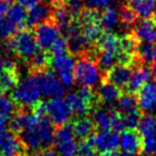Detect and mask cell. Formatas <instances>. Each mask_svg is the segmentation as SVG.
<instances>
[{
    "label": "cell",
    "mask_w": 156,
    "mask_h": 156,
    "mask_svg": "<svg viewBox=\"0 0 156 156\" xmlns=\"http://www.w3.org/2000/svg\"><path fill=\"white\" fill-rule=\"evenodd\" d=\"M18 28L9 18L0 17V41H4L11 38L16 33Z\"/></svg>",
    "instance_id": "31"
},
{
    "label": "cell",
    "mask_w": 156,
    "mask_h": 156,
    "mask_svg": "<svg viewBox=\"0 0 156 156\" xmlns=\"http://www.w3.org/2000/svg\"><path fill=\"white\" fill-rule=\"evenodd\" d=\"M138 103L142 111L156 112V83H147L138 91Z\"/></svg>",
    "instance_id": "17"
},
{
    "label": "cell",
    "mask_w": 156,
    "mask_h": 156,
    "mask_svg": "<svg viewBox=\"0 0 156 156\" xmlns=\"http://www.w3.org/2000/svg\"><path fill=\"white\" fill-rule=\"evenodd\" d=\"M53 122L48 116L31 114L27 126L20 133L23 144L33 152H41L54 144Z\"/></svg>",
    "instance_id": "1"
},
{
    "label": "cell",
    "mask_w": 156,
    "mask_h": 156,
    "mask_svg": "<svg viewBox=\"0 0 156 156\" xmlns=\"http://www.w3.org/2000/svg\"><path fill=\"white\" fill-rule=\"evenodd\" d=\"M53 1H55V2H64L65 0H53Z\"/></svg>",
    "instance_id": "49"
},
{
    "label": "cell",
    "mask_w": 156,
    "mask_h": 156,
    "mask_svg": "<svg viewBox=\"0 0 156 156\" xmlns=\"http://www.w3.org/2000/svg\"><path fill=\"white\" fill-rule=\"evenodd\" d=\"M97 149L90 140L88 139H83L80 144H78V154L79 156H97Z\"/></svg>",
    "instance_id": "36"
},
{
    "label": "cell",
    "mask_w": 156,
    "mask_h": 156,
    "mask_svg": "<svg viewBox=\"0 0 156 156\" xmlns=\"http://www.w3.org/2000/svg\"><path fill=\"white\" fill-rule=\"evenodd\" d=\"M112 109L108 108H97L93 114V121L94 126L99 131H109L111 129Z\"/></svg>",
    "instance_id": "25"
},
{
    "label": "cell",
    "mask_w": 156,
    "mask_h": 156,
    "mask_svg": "<svg viewBox=\"0 0 156 156\" xmlns=\"http://www.w3.org/2000/svg\"><path fill=\"white\" fill-rule=\"evenodd\" d=\"M2 49L5 54H16L25 61H30L38 51L39 47L31 29H20L11 38L2 41Z\"/></svg>",
    "instance_id": "2"
},
{
    "label": "cell",
    "mask_w": 156,
    "mask_h": 156,
    "mask_svg": "<svg viewBox=\"0 0 156 156\" xmlns=\"http://www.w3.org/2000/svg\"><path fill=\"white\" fill-rule=\"evenodd\" d=\"M68 104H69L70 108H71L72 113L79 116H83L85 114H87L90 109L91 105L89 104L87 101H85L80 94H78V91L74 93H70L66 98Z\"/></svg>",
    "instance_id": "22"
},
{
    "label": "cell",
    "mask_w": 156,
    "mask_h": 156,
    "mask_svg": "<svg viewBox=\"0 0 156 156\" xmlns=\"http://www.w3.org/2000/svg\"><path fill=\"white\" fill-rule=\"evenodd\" d=\"M46 106H47V116L54 124H66L73 115L67 100L63 99L62 97L51 98L48 102H46Z\"/></svg>",
    "instance_id": "9"
},
{
    "label": "cell",
    "mask_w": 156,
    "mask_h": 156,
    "mask_svg": "<svg viewBox=\"0 0 156 156\" xmlns=\"http://www.w3.org/2000/svg\"><path fill=\"white\" fill-rule=\"evenodd\" d=\"M138 105V97L136 96V94L132 93L122 94L117 101V108L122 114H129L137 111Z\"/></svg>",
    "instance_id": "24"
},
{
    "label": "cell",
    "mask_w": 156,
    "mask_h": 156,
    "mask_svg": "<svg viewBox=\"0 0 156 156\" xmlns=\"http://www.w3.org/2000/svg\"><path fill=\"white\" fill-rule=\"evenodd\" d=\"M151 73H152V76L156 83V63L151 65Z\"/></svg>",
    "instance_id": "46"
},
{
    "label": "cell",
    "mask_w": 156,
    "mask_h": 156,
    "mask_svg": "<svg viewBox=\"0 0 156 156\" xmlns=\"http://www.w3.org/2000/svg\"><path fill=\"white\" fill-rule=\"evenodd\" d=\"M142 19L153 18L156 12V0H125Z\"/></svg>",
    "instance_id": "19"
},
{
    "label": "cell",
    "mask_w": 156,
    "mask_h": 156,
    "mask_svg": "<svg viewBox=\"0 0 156 156\" xmlns=\"http://www.w3.org/2000/svg\"><path fill=\"white\" fill-rule=\"evenodd\" d=\"M30 116H31V113H27V112L17 113L12 118V122H11V126H12L13 131L17 132V133H21L25 129V127L27 126Z\"/></svg>",
    "instance_id": "32"
},
{
    "label": "cell",
    "mask_w": 156,
    "mask_h": 156,
    "mask_svg": "<svg viewBox=\"0 0 156 156\" xmlns=\"http://www.w3.org/2000/svg\"><path fill=\"white\" fill-rule=\"evenodd\" d=\"M119 156H134V155L129 154V153H126V152H122V153H120Z\"/></svg>",
    "instance_id": "48"
},
{
    "label": "cell",
    "mask_w": 156,
    "mask_h": 156,
    "mask_svg": "<svg viewBox=\"0 0 156 156\" xmlns=\"http://www.w3.org/2000/svg\"><path fill=\"white\" fill-rule=\"evenodd\" d=\"M4 70V58L0 54V72Z\"/></svg>",
    "instance_id": "47"
},
{
    "label": "cell",
    "mask_w": 156,
    "mask_h": 156,
    "mask_svg": "<svg viewBox=\"0 0 156 156\" xmlns=\"http://www.w3.org/2000/svg\"><path fill=\"white\" fill-rule=\"evenodd\" d=\"M119 13L114 6H106L101 12V25L105 32H112L118 25Z\"/></svg>",
    "instance_id": "23"
},
{
    "label": "cell",
    "mask_w": 156,
    "mask_h": 156,
    "mask_svg": "<svg viewBox=\"0 0 156 156\" xmlns=\"http://www.w3.org/2000/svg\"><path fill=\"white\" fill-rule=\"evenodd\" d=\"M131 32L139 44H153L156 41V21L153 18H141L136 23Z\"/></svg>",
    "instance_id": "12"
},
{
    "label": "cell",
    "mask_w": 156,
    "mask_h": 156,
    "mask_svg": "<svg viewBox=\"0 0 156 156\" xmlns=\"http://www.w3.org/2000/svg\"><path fill=\"white\" fill-rule=\"evenodd\" d=\"M17 83V73L15 70L4 69L0 72V91L5 93L15 88Z\"/></svg>",
    "instance_id": "29"
},
{
    "label": "cell",
    "mask_w": 156,
    "mask_h": 156,
    "mask_svg": "<svg viewBox=\"0 0 156 156\" xmlns=\"http://www.w3.org/2000/svg\"><path fill=\"white\" fill-rule=\"evenodd\" d=\"M117 2H121V1H124V0H116Z\"/></svg>",
    "instance_id": "50"
},
{
    "label": "cell",
    "mask_w": 156,
    "mask_h": 156,
    "mask_svg": "<svg viewBox=\"0 0 156 156\" xmlns=\"http://www.w3.org/2000/svg\"><path fill=\"white\" fill-rule=\"evenodd\" d=\"M41 93L37 85L34 72L18 83L13 91V100L20 106H35L39 102Z\"/></svg>",
    "instance_id": "4"
},
{
    "label": "cell",
    "mask_w": 156,
    "mask_h": 156,
    "mask_svg": "<svg viewBox=\"0 0 156 156\" xmlns=\"http://www.w3.org/2000/svg\"><path fill=\"white\" fill-rule=\"evenodd\" d=\"M61 29L53 20L38 23L34 28V35L41 50H50L54 43L61 37Z\"/></svg>",
    "instance_id": "8"
},
{
    "label": "cell",
    "mask_w": 156,
    "mask_h": 156,
    "mask_svg": "<svg viewBox=\"0 0 156 156\" xmlns=\"http://www.w3.org/2000/svg\"><path fill=\"white\" fill-rule=\"evenodd\" d=\"M28 13L26 11L25 6L19 3H15L11 5L10 10L8 12V18L16 26L18 29H23L26 27V20H27Z\"/></svg>",
    "instance_id": "27"
},
{
    "label": "cell",
    "mask_w": 156,
    "mask_h": 156,
    "mask_svg": "<svg viewBox=\"0 0 156 156\" xmlns=\"http://www.w3.org/2000/svg\"><path fill=\"white\" fill-rule=\"evenodd\" d=\"M156 133V132H155ZM144 136L141 138V154L146 156H156V135Z\"/></svg>",
    "instance_id": "33"
},
{
    "label": "cell",
    "mask_w": 156,
    "mask_h": 156,
    "mask_svg": "<svg viewBox=\"0 0 156 156\" xmlns=\"http://www.w3.org/2000/svg\"><path fill=\"white\" fill-rule=\"evenodd\" d=\"M68 50V38L61 36L55 43L52 45V47L50 48V52L53 55H60V54H65L67 53Z\"/></svg>",
    "instance_id": "38"
},
{
    "label": "cell",
    "mask_w": 156,
    "mask_h": 156,
    "mask_svg": "<svg viewBox=\"0 0 156 156\" xmlns=\"http://www.w3.org/2000/svg\"><path fill=\"white\" fill-rule=\"evenodd\" d=\"M96 149L101 152L106 151H116L120 146V137L118 133L114 131H100L98 134L90 136Z\"/></svg>",
    "instance_id": "14"
},
{
    "label": "cell",
    "mask_w": 156,
    "mask_h": 156,
    "mask_svg": "<svg viewBox=\"0 0 156 156\" xmlns=\"http://www.w3.org/2000/svg\"><path fill=\"white\" fill-rule=\"evenodd\" d=\"M111 129L116 133L123 132L125 127V121H124V115L120 113L119 111L112 109V119H111Z\"/></svg>",
    "instance_id": "35"
},
{
    "label": "cell",
    "mask_w": 156,
    "mask_h": 156,
    "mask_svg": "<svg viewBox=\"0 0 156 156\" xmlns=\"http://www.w3.org/2000/svg\"><path fill=\"white\" fill-rule=\"evenodd\" d=\"M34 76L37 85L41 89V96L49 97V98H58L64 94L65 86L54 72L35 70Z\"/></svg>",
    "instance_id": "6"
},
{
    "label": "cell",
    "mask_w": 156,
    "mask_h": 156,
    "mask_svg": "<svg viewBox=\"0 0 156 156\" xmlns=\"http://www.w3.org/2000/svg\"><path fill=\"white\" fill-rule=\"evenodd\" d=\"M86 8L94 9V10H102L105 9L108 4L109 0H84Z\"/></svg>",
    "instance_id": "40"
},
{
    "label": "cell",
    "mask_w": 156,
    "mask_h": 156,
    "mask_svg": "<svg viewBox=\"0 0 156 156\" xmlns=\"http://www.w3.org/2000/svg\"><path fill=\"white\" fill-rule=\"evenodd\" d=\"M23 152V144L3 124H0V156H20Z\"/></svg>",
    "instance_id": "10"
},
{
    "label": "cell",
    "mask_w": 156,
    "mask_h": 156,
    "mask_svg": "<svg viewBox=\"0 0 156 156\" xmlns=\"http://www.w3.org/2000/svg\"><path fill=\"white\" fill-rule=\"evenodd\" d=\"M30 63L35 70H43L48 64H50V56L46 53L45 50H38L30 60Z\"/></svg>",
    "instance_id": "34"
},
{
    "label": "cell",
    "mask_w": 156,
    "mask_h": 156,
    "mask_svg": "<svg viewBox=\"0 0 156 156\" xmlns=\"http://www.w3.org/2000/svg\"><path fill=\"white\" fill-rule=\"evenodd\" d=\"M52 13H53V3L50 2L39 1L37 4L32 6L28 12L26 28L34 29L38 23L52 20Z\"/></svg>",
    "instance_id": "11"
},
{
    "label": "cell",
    "mask_w": 156,
    "mask_h": 156,
    "mask_svg": "<svg viewBox=\"0 0 156 156\" xmlns=\"http://www.w3.org/2000/svg\"><path fill=\"white\" fill-rule=\"evenodd\" d=\"M20 156H27V155H20Z\"/></svg>",
    "instance_id": "51"
},
{
    "label": "cell",
    "mask_w": 156,
    "mask_h": 156,
    "mask_svg": "<svg viewBox=\"0 0 156 156\" xmlns=\"http://www.w3.org/2000/svg\"><path fill=\"white\" fill-rule=\"evenodd\" d=\"M122 151L129 154H141V136L136 129H124L120 136Z\"/></svg>",
    "instance_id": "15"
},
{
    "label": "cell",
    "mask_w": 156,
    "mask_h": 156,
    "mask_svg": "<svg viewBox=\"0 0 156 156\" xmlns=\"http://www.w3.org/2000/svg\"><path fill=\"white\" fill-rule=\"evenodd\" d=\"M133 69L134 68L131 66L123 65V64H116L103 76V80L108 81L112 84L116 85L120 88H126Z\"/></svg>",
    "instance_id": "13"
},
{
    "label": "cell",
    "mask_w": 156,
    "mask_h": 156,
    "mask_svg": "<svg viewBox=\"0 0 156 156\" xmlns=\"http://www.w3.org/2000/svg\"><path fill=\"white\" fill-rule=\"evenodd\" d=\"M99 156H119V153H117L116 151H106V152H102V154Z\"/></svg>",
    "instance_id": "44"
},
{
    "label": "cell",
    "mask_w": 156,
    "mask_h": 156,
    "mask_svg": "<svg viewBox=\"0 0 156 156\" xmlns=\"http://www.w3.org/2000/svg\"><path fill=\"white\" fill-rule=\"evenodd\" d=\"M78 94H80L81 97H82L83 99H84L85 101H87V102L89 103V104H93V103L96 101V99L98 98V97L94 96L93 89L90 88V87H85V86H82L80 89L78 90Z\"/></svg>",
    "instance_id": "39"
},
{
    "label": "cell",
    "mask_w": 156,
    "mask_h": 156,
    "mask_svg": "<svg viewBox=\"0 0 156 156\" xmlns=\"http://www.w3.org/2000/svg\"><path fill=\"white\" fill-rule=\"evenodd\" d=\"M36 156H58V154L56 152H54V151L50 150V149H46V150L39 152L38 155Z\"/></svg>",
    "instance_id": "43"
},
{
    "label": "cell",
    "mask_w": 156,
    "mask_h": 156,
    "mask_svg": "<svg viewBox=\"0 0 156 156\" xmlns=\"http://www.w3.org/2000/svg\"><path fill=\"white\" fill-rule=\"evenodd\" d=\"M102 79V72L97 60H94L89 53L84 54L76 62L74 66V81L81 86L90 87L96 86ZM103 80V79H102Z\"/></svg>",
    "instance_id": "3"
},
{
    "label": "cell",
    "mask_w": 156,
    "mask_h": 156,
    "mask_svg": "<svg viewBox=\"0 0 156 156\" xmlns=\"http://www.w3.org/2000/svg\"><path fill=\"white\" fill-rule=\"evenodd\" d=\"M50 65L65 88H71L74 83V58L67 53L53 55L50 58Z\"/></svg>",
    "instance_id": "5"
},
{
    "label": "cell",
    "mask_w": 156,
    "mask_h": 156,
    "mask_svg": "<svg viewBox=\"0 0 156 156\" xmlns=\"http://www.w3.org/2000/svg\"><path fill=\"white\" fill-rule=\"evenodd\" d=\"M156 132V117L150 113L141 116L138 125V133L141 137L152 135Z\"/></svg>",
    "instance_id": "28"
},
{
    "label": "cell",
    "mask_w": 156,
    "mask_h": 156,
    "mask_svg": "<svg viewBox=\"0 0 156 156\" xmlns=\"http://www.w3.org/2000/svg\"><path fill=\"white\" fill-rule=\"evenodd\" d=\"M17 1H18L19 4H21V5L25 6V8L31 9L32 6H34L35 4L38 3L41 0H17Z\"/></svg>",
    "instance_id": "42"
},
{
    "label": "cell",
    "mask_w": 156,
    "mask_h": 156,
    "mask_svg": "<svg viewBox=\"0 0 156 156\" xmlns=\"http://www.w3.org/2000/svg\"><path fill=\"white\" fill-rule=\"evenodd\" d=\"M118 13H119V20L121 23V25L123 26V28L124 29H131L132 31V29L136 25V23L139 20V16L137 15V13L127 3L122 4L120 6Z\"/></svg>",
    "instance_id": "26"
},
{
    "label": "cell",
    "mask_w": 156,
    "mask_h": 156,
    "mask_svg": "<svg viewBox=\"0 0 156 156\" xmlns=\"http://www.w3.org/2000/svg\"><path fill=\"white\" fill-rule=\"evenodd\" d=\"M11 8V0H0V17L8 14Z\"/></svg>",
    "instance_id": "41"
},
{
    "label": "cell",
    "mask_w": 156,
    "mask_h": 156,
    "mask_svg": "<svg viewBox=\"0 0 156 156\" xmlns=\"http://www.w3.org/2000/svg\"><path fill=\"white\" fill-rule=\"evenodd\" d=\"M71 127L76 137L86 139L93 135V132L96 126H94L93 119L87 117H81L71 124Z\"/></svg>",
    "instance_id": "20"
},
{
    "label": "cell",
    "mask_w": 156,
    "mask_h": 156,
    "mask_svg": "<svg viewBox=\"0 0 156 156\" xmlns=\"http://www.w3.org/2000/svg\"><path fill=\"white\" fill-rule=\"evenodd\" d=\"M151 67L146 65H139L134 68V71L132 72L129 82L126 86L127 93L136 94L141 89L144 84H147L151 76Z\"/></svg>",
    "instance_id": "16"
},
{
    "label": "cell",
    "mask_w": 156,
    "mask_h": 156,
    "mask_svg": "<svg viewBox=\"0 0 156 156\" xmlns=\"http://www.w3.org/2000/svg\"><path fill=\"white\" fill-rule=\"evenodd\" d=\"M66 9L69 12L72 20L76 21L82 14L85 9V1L84 0H65L64 1Z\"/></svg>",
    "instance_id": "30"
},
{
    "label": "cell",
    "mask_w": 156,
    "mask_h": 156,
    "mask_svg": "<svg viewBox=\"0 0 156 156\" xmlns=\"http://www.w3.org/2000/svg\"><path fill=\"white\" fill-rule=\"evenodd\" d=\"M156 63V41L152 44V64Z\"/></svg>",
    "instance_id": "45"
},
{
    "label": "cell",
    "mask_w": 156,
    "mask_h": 156,
    "mask_svg": "<svg viewBox=\"0 0 156 156\" xmlns=\"http://www.w3.org/2000/svg\"><path fill=\"white\" fill-rule=\"evenodd\" d=\"M15 101L11 97L0 91V124H5L15 114Z\"/></svg>",
    "instance_id": "21"
},
{
    "label": "cell",
    "mask_w": 156,
    "mask_h": 156,
    "mask_svg": "<svg viewBox=\"0 0 156 156\" xmlns=\"http://www.w3.org/2000/svg\"><path fill=\"white\" fill-rule=\"evenodd\" d=\"M56 151L61 156H74L78 153V144L71 125L64 124L54 135Z\"/></svg>",
    "instance_id": "7"
},
{
    "label": "cell",
    "mask_w": 156,
    "mask_h": 156,
    "mask_svg": "<svg viewBox=\"0 0 156 156\" xmlns=\"http://www.w3.org/2000/svg\"><path fill=\"white\" fill-rule=\"evenodd\" d=\"M140 118H141V111L137 109L132 113L125 114L124 115V121H125V127L127 129H138L139 125Z\"/></svg>",
    "instance_id": "37"
},
{
    "label": "cell",
    "mask_w": 156,
    "mask_h": 156,
    "mask_svg": "<svg viewBox=\"0 0 156 156\" xmlns=\"http://www.w3.org/2000/svg\"><path fill=\"white\" fill-rule=\"evenodd\" d=\"M97 94H98V99H100L103 103L112 104L114 102H117L118 99L121 97L122 91L120 87L112 84L108 81L102 80V83L98 87Z\"/></svg>",
    "instance_id": "18"
}]
</instances>
